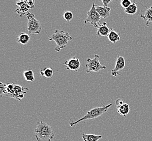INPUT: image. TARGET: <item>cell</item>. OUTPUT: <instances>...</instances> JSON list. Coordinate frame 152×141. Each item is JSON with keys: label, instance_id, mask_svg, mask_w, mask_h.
<instances>
[{"label": "cell", "instance_id": "1", "mask_svg": "<svg viewBox=\"0 0 152 141\" xmlns=\"http://www.w3.org/2000/svg\"><path fill=\"white\" fill-rule=\"evenodd\" d=\"M53 128L49 124L43 121L37 123L35 130V136L37 141H51L54 137Z\"/></svg>", "mask_w": 152, "mask_h": 141}, {"label": "cell", "instance_id": "2", "mask_svg": "<svg viewBox=\"0 0 152 141\" xmlns=\"http://www.w3.org/2000/svg\"><path fill=\"white\" fill-rule=\"evenodd\" d=\"M48 36L49 41H55L56 42L57 46L55 50L57 52H59L61 50L66 47L68 42L72 39V37L71 36L69 33L58 30H56L51 36H49V35H48Z\"/></svg>", "mask_w": 152, "mask_h": 141}, {"label": "cell", "instance_id": "3", "mask_svg": "<svg viewBox=\"0 0 152 141\" xmlns=\"http://www.w3.org/2000/svg\"><path fill=\"white\" fill-rule=\"evenodd\" d=\"M112 105V104H110L107 105H104L102 107H97L94 109H91L89 111H88L86 114L82 117L77 121L75 122H70V125L71 127L76 125V124L79 123V122H81L82 121L88 120V119H92L94 118L99 117L102 115L107 111L108 109Z\"/></svg>", "mask_w": 152, "mask_h": 141}, {"label": "cell", "instance_id": "4", "mask_svg": "<svg viewBox=\"0 0 152 141\" xmlns=\"http://www.w3.org/2000/svg\"><path fill=\"white\" fill-rule=\"evenodd\" d=\"M28 19L27 30L30 34H39L42 31V27L41 22L35 18V16L31 13L28 12L26 14Z\"/></svg>", "mask_w": 152, "mask_h": 141}, {"label": "cell", "instance_id": "5", "mask_svg": "<svg viewBox=\"0 0 152 141\" xmlns=\"http://www.w3.org/2000/svg\"><path fill=\"white\" fill-rule=\"evenodd\" d=\"M96 4L95 3H93L92 8L89 11L87 12L88 18L84 21V24H91L94 27L98 28L100 24L101 17L100 16L98 12H96Z\"/></svg>", "mask_w": 152, "mask_h": 141}, {"label": "cell", "instance_id": "6", "mask_svg": "<svg viewBox=\"0 0 152 141\" xmlns=\"http://www.w3.org/2000/svg\"><path fill=\"white\" fill-rule=\"evenodd\" d=\"M87 64L86 65V72H98L102 70H105L106 67L100 64L99 61V56L95 54L94 59L88 58L87 59Z\"/></svg>", "mask_w": 152, "mask_h": 141}, {"label": "cell", "instance_id": "7", "mask_svg": "<svg viewBox=\"0 0 152 141\" xmlns=\"http://www.w3.org/2000/svg\"><path fill=\"white\" fill-rule=\"evenodd\" d=\"M29 88H23L18 85H15L14 91L13 94H10L9 97L12 98L18 101H20L24 98V94H26V90Z\"/></svg>", "mask_w": 152, "mask_h": 141}, {"label": "cell", "instance_id": "8", "mask_svg": "<svg viewBox=\"0 0 152 141\" xmlns=\"http://www.w3.org/2000/svg\"><path fill=\"white\" fill-rule=\"evenodd\" d=\"M125 58L122 56H118L115 68L111 71L112 75L114 76H121V74L119 73V71L122 70L125 67Z\"/></svg>", "mask_w": 152, "mask_h": 141}, {"label": "cell", "instance_id": "9", "mask_svg": "<svg viewBox=\"0 0 152 141\" xmlns=\"http://www.w3.org/2000/svg\"><path fill=\"white\" fill-rule=\"evenodd\" d=\"M63 64L65 66L67 70L77 71L80 67V62L79 59L76 58L75 56L67 60L63 63Z\"/></svg>", "mask_w": 152, "mask_h": 141}, {"label": "cell", "instance_id": "10", "mask_svg": "<svg viewBox=\"0 0 152 141\" xmlns=\"http://www.w3.org/2000/svg\"><path fill=\"white\" fill-rule=\"evenodd\" d=\"M16 5L18 6V8L15 12L20 15V17H22L25 14L26 15V14L29 12V10L31 9L26 1H18L16 3Z\"/></svg>", "mask_w": 152, "mask_h": 141}, {"label": "cell", "instance_id": "11", "mask_svg": "<svg viewBox=\"0 0 152 141\" xmlns=\"http://www.w3.org/2000/svg\"><path fill=\"white\" fill-rule=\"evenodd\" d=\"M110 32V28H108L106 22L99 24L97 28L96 35L98 36H107Z\"/></svg>", "mask_w": 152, "mask_h": 141}, {"label": "cell", "instance_id": "12", "mask_svg": "<svg viewBox=\"0 0 152 141\" xmlns=\"http://www.w3.org/2000/svg\"><path fill=\"white\" fill-rule=\"evenodd\" d=\"M96 12L99 14L101 18L106 19L110 16L111 8L110 7H105L104 6H100L96 5Z\"/></svg>", "mask_w": 152, "mask_h": 141}, {"label": "cell", "instance_id": "13", "mask_svg": "<svg viewBox=\"0 0 152 141\" xmlns=\"http://www.w3.org/2000/svg\"><path fill=\"white\" fill-rule=\"evenodd\" d=\"M140 17L146 22L147 26H149V24L152 22V6L147 8L144 13L141 14Z\"/></svg>", "mask_w": 152, "mask_h": 141}, {"label": "cell", "instance_id": "14", "mask_svg": "<svg viewBox=\"0 0 152 141\" xmlns=\"http://www.w3.org/2000/svg\"><path fill=\"white\" fill-rule=\"evenodd\" d=\"M119 34L116 32L112 28H110V32L109 33L108 35H107L108 39L112 42L113 44H116L118 41H119L120 40V37L119 36Z\"/></svg>", "mask_w": 152, "mask_h": 141}, {"label": "cell", "instance_id": "15", "mask_svg": "<svg viewBox=\"0 0 152 141\" xmlns=\"http://www.w3.org/2000/svg\"><path fill=\"white\" fill-rule=\"evenodd\" d=\"M82 136L84 141H98L102 138V136L94 134H82Z\"/></svg>", "mask_w": 152, "mask_h": 141}, {"label": "cell", "instance_id": "16", "mask_svg": "<svg viewBox=\"0 0 152 141\" xmlns=\"http://www.w3.org/2000/svg\"><path fill=\"white\" fill-rule=\"evenodd\" d=\"M118 112L121 116L126 117L130 111V107L127 103H124L122 105L117 108Z\"/></svg>", "mask_w": 152, "mask_h": 141}, {"label": "cell", "instance_id": "17", "mask_svg": "<svg viewBox=\"0 0 152 141\" xmlns=\"http://www.w3.org/2000/svg\"><path fill=\"white\" fill-rule=\"evenodd\" d=\"M30 40V36L26 33H21L17 38V42L22 45H26Z\"/></svg>", "mask_w": 152, "mask_h": 141}, {"label": "cell", "instance_id": "18", "mask_svg": "<svg viewBox=\"0 0 152 141\" xmlns=\"http://www.w3.org/2000/svg\"><path fill=\"white\" fill-rule=\"evenodd\" d=\"M137 11V4L135 1H134L132 4L129 6L127 8L125 9V13L129 15H134Z\"/></svg>", "mask_w": 152, "mask_h": 141}, {"label": "cell", "instance_id": "19", "mask_svg": "<svg viewBox=\"0 0 152 141\" xmlns=\"http://www.w3.org/2000/svg\"><path fill=\"white\" fill-rule=\"evenodd\" d=\"M40 74L46 78H50L53 75V71L50 68H46L40 70Z\"/></svg>", "mask_w": 152, "mask_h": 141}, {"label": "cell", "instance_id": "20", "mask_svg": "<svg viewBox=\"0 0 152 141\" xmlns=\"http://www.w3.org/2000/svg\"><path fill=\"white\" fill-rule=\"evenodd\" d=\"M23 76L25 80L28 82H33L35 80V76L33 70H25L24 72Z\"/></svg>", "mask_w": 152, "mask_h": 141}, {"label": "cell", "instance_id": "21", "mask_svg": "<svg viewBox=\"0 0 152 141\" xmlns=\"http://www.w3.org/2000/svg\"><path fill=\"white\" fill-rule=\"evenodd\" d=\"M14 88H15V84H14L12 82H10L6 84L4 96L9 97L10 94H13L14 91Z\"/></svg>", "mask_w": 152, "mask_h": 141}, {"label": "cell", "instance_id": "22", "mask_svg": "<svg viewBox=\"0 0 152 141\" xmlns=\"http://www.w3.org/2000/svg\"><path fill=\"white\" fill-rule=\"evenodd\" d=\"M73 18V13L70 11H66L63 14V18L67 22H70Z\"/></svg>", "mask_w": 152, "mask_h": 141}, {"label": "cell", "instance_id": "23", "mask_svg": "<svg viewBox=\"0 0 152 141\" xmlns=\"http://www.w3.org/2000/svg\"><path fill=\"white\" fill-rule=\"evenodd\" d=\"M132 3V1L129 0H122L120 2L121 6L123 8H125V9L127 8L129 6H131Z\"/></svg>", "mask_w": 152, "mask_h": 141}, {"label": "cell", "instance_id": "24", "mask_svg": "<svg viewBox=\"0 0 152 141\" xmlns=\"http://www.w3.org/2000/svg\"><path fill=\"white\" fill-rule=\"evenodd\" d=\"M6 86V84H3L2 82H0V97H3L4 96Z\"/></svg>", "mask_w": 152, "mask_h": 141}, {"label": "cell", "instance_id": "25", "mask_svg": "<svg viewBox=\"0 0 152 141\" xmlns=\"http://www.w3.org/2000/svg\"><path fill=\"white\" fill-rule=\"evenodd\" d=\"M124 103H125L124 102V101H123L122 99H118L115 101V104H116V106H117V108L119 107V106H120L121 105H122Z\"/></svg>", "mask_w": 152, "mask_h": 141}, {"label": "cell", "instance_id": "26", "mask_svg": "<svg viewBox=\"0 0 152 141\" xmlns=\"http://www.w3.org/2000/svg\"><path fill=\"white\" fill-rule=\"evenodd\" d=\"M27 3L31 9H34L35 7V1H26Z\"/></svg>", "mask_w": 152, "mask_h": 141}, {"label": "cell", "instance_id": "27", "mask_svg": "<svg viewBox=\"0 0 152 141\" xmlns=\"http://www.w3.org/2000/svg\"><path fill=\"white\" fill-rule=\"evenodd\" d=\"M102 3H103V4H104V7H108V4L110 3V2H111L112 1L111 0H110V1L102 0Z\"/></svg>", "mask_w": 152, "mask_h": 141}]
</instances>
